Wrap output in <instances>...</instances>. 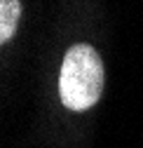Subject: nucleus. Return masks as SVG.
Instances as JSON below:
<instances>
[{
    "mask_svg": "<svg viewBox=\"0 0 143 148\" xmlns=\"http://www.w3.org/2000/svg\"><path fill=\"white\" fill-rule=\"evenodd\" d=\"M61 101L70 110L92 108L103 92V64L94 47L75 45L66 52L59 75Z\"/></svg>",
    "mask_w": 143,
    "mask_h": 148,
    "instance_id": "obj_1",
    "label": "nucleus"
},
{
    "mask_svg": "<svg viewBox=\"0 0 143 148\" xmlns=\"http://www.w3.org/2000/svg\"><path fill=\"white\" fill-rule=\"evenodd\" d=\"M19 14H21L19 0H0V40L3 42H7L14 35Z\"/></svg>",
    "mask_w": 143,
    "mask_h": 148,
    "instance_id": "obj_2",
    "label": "nucleus"
}]
</instances>
